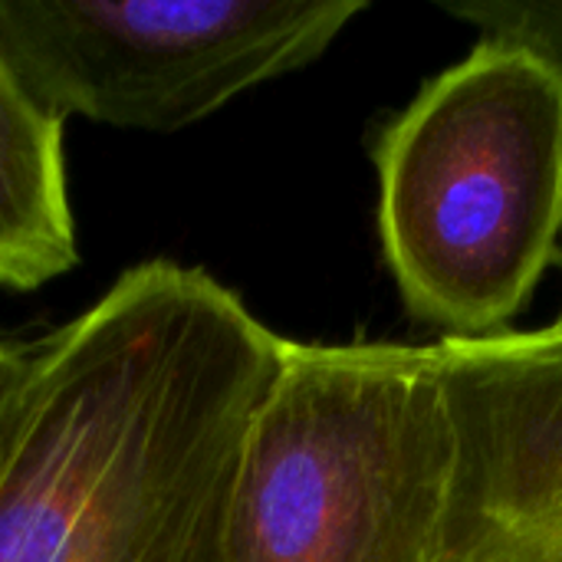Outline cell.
<instances>
[{"instance_id": "8992f818", "label": "cell", "mask_w": 562, "mask_h": 562, "mask_svg": "<svg viewBox=\"0 0 562 562\" xmlns=\"http://www.w3.org/2000/svg\"><path fill=\"white\" fill-rule=\"evenodd\" d=\"M63 125L0 56V290L33 293L79 263Z\"/></svg>"}, {"instance_id": "3957f363", "label": "cell", "mask_w": 562, "mask_h": 562, "mask_svg": "<svg viewBox=\"0 0 562 562\" xmlns=\"http://www.w3.org/2000/svg\"><path fill=\"white\" fill-rule=\"evenodd\" d=\"M454 428L438 342H293L257 405L221 562H441Z\"/></svg>"}, {"instance_id": "6da1fadb", "label": "cell", "mask_w": 562, "mask_h": 562, "mask_svg": "<svg viewBox=\"0 0 562 562\" xmlns=\"http://www.w3.org/2000/svg\"><path fill=\"white\" fill-rule=\"evenodd\" d=\"M286 339L201 267L145 260L36 346L0 562H221Z\"/></svg>"}, {"instance_id": "ba28073f", "label": "cell", "mask_w": 562, "mask_h": 562, "mask_svg": "<svg viewBox=\"0 0 562 562\" xmlns=\"http://www.w3.org/2000/svg\"><path fill=\"white\" fill-rule=\"evenodd\" d=\"M33 372H36V349H26L0 336V484L16 451V438L23 431Z\"/></svg>"}, {"instance_id": "7a4b0ae2", "label": "cell", "mask_w": 562, "mask_h": 562, "mask_svg": "<svg viewBox=\"0 0 562 562\" xmlns=\"http://www.w3.org/2000/svg\"><path fill=\"white\" fill-rule=\"evenodd\" d=\"M375 171L408 313L441 339L507 333L560 260L562 69L484 36L382 128Z\"/></svg>"}, {"instance_id": "5b68a950", "label": "cell", "mask_w": 562, "mask_h": 562, "mask_svg": "<svg viewBox=\"0 0 562 562\" xmlns=\"http://www.w3.org/2000/svg\"><path fill=\"white\" fill-rule=\"evenodd\" d=\"M454 464L441 562H562V323L441 339Z\"/></svg>"}, {"instance_id": "9c48e42d", "label": "cell", "mask_w": 562, "mask_h": 562, "mask_svg": "<svg viewBox=\"0 0 562 562\" xmlns=\"http://www.w3.org/2000/svg\"><path fill=\"white\" fill-rule=\"evenodd\" d=\"M557 323H562V313H560V319H557Z\"/></svg>"}, {"instance_id": "277c9868", "label": "cell", "mask_w": 562, "mask_h": 562, "mask_svg": "<svg viewBox=\"0 0 562 562\" xmlns=\"http://www.w3.org/2000/svg\"><path fill=\"white\" fill-rule=\"evenodd\" d=\"M366 0H0V56L56 119L181 132L316 63Z\"/></svg>"}, {"instance_id": "52a82bcc", "label": "cell", "mask_w": 562, "mask_h": 562, "mask_svg": "<svg viewBox=\"0 0 562 562\" xmlns=\"http://www.w3.org/2000/svg\"><path fill=\"white\" fill-rule=\"evenodd\" d=\"M441 7L484 36L524 43L562 69V0H448Z\"/></svg>"}]
</instances>
